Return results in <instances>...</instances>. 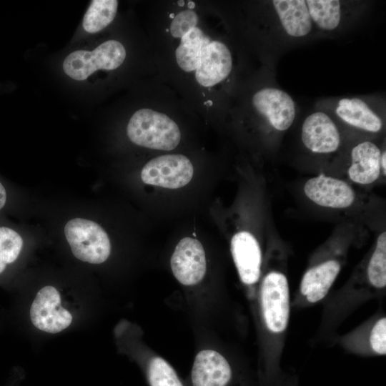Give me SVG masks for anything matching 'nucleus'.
<instances>
[{
    "instance_id": "26",
    "label": "nucleus",
    "mask_w": 386,
    "mask_h": 386,
    "mask_svg": "<svg viewBox=\"0 0 386 386\" xmlns=\"http://www.w3.org/2000/svg\"><path fill=\"white\" fill-rule=\"evenodd\" d=\"M8 192L6 187L0 180V212L6 207L8 201Z\"/></svg>"
},
{
    "instance_id": "23",
    "label": "nucleus",
    "mask_w": 386,
    "mask_h": 386,
    "mask_svg": "<svg viewBox=\"0 0 386 386\" xmlns=\"http://www.w3.org/2000/svg\"><path fill=\"white\" fill-rule=\"evenodd\" d=\"M146 374L150 386H184L172 365L160 357L149 361Z\"/></svg>"
},
{
    "instance_id": "1",
    "label": "nucleus",
    "mask_w": 386,
    "mask_h": 386,
    "mask_svg": "<svg viewBox=\"0 0 386 386\" xmlns=\"http://www.w3.org/2000/svg\"><path fill=\"white\" fill-rule=\"evenodd\" d=\"M259 305L266 331L279 340L287 330L290 314V295L287 277L278 269L265 274L259 289Z\"/></svg>"
},
{
    "instance_id": "12",
    "label": "nucleus",
    "mask_w": 386,
    "mask_h": 386,
    "mask_svg": "<svg viewBox=\"0 0 386 386\" xmlns=\"http://www.w3.org/2000/svg\"><path fill=\"white\" fill-rule=\"evenodd\" d=\"M231 252L242 283L255 284L260 278L262 255L254 236L247 231L236 233L231 240Z\"/></svg>"
},
{
    "instance_id": "21",
    "label": "nucleus",
    "mask_w": 386,
    "mask_h": 386,
    "mask_svg": "<svg viewBox=\"0 0 386 386\" xmlns=\"http://www.w3.org/2000/svg\"><path fill=\"white\" fill-rule=\"evenodd\" d=\"M367 279L369 284L377 290L386 286V232L377 237L375 245L367 266Z\"/></svg>"
},
{
    "instance_id": "7",
    "label": "nucleus",
    "mask_w": 386,
    "mask_h": 386,
    "mask_svg": "<svg viewBox=\"0 0 386 386\" xmlns=\"http://www.w3.org/2000/svg\"><path fill=\"white\" fill-rule=\"evenodd\" d=\"M172 271L182 284L191 286L202 281L206 273L204 248L197 239H182L175 247L170 259Z\"/></svg>"
},
{
    "instance_id": "25",
    "label": "nucleus",
    "mask_w": 386,
    "mask_h": 386,
    "mask_svg": "<svg viewBox=\"0 0 386 386\" xmlns=\"http://www.w3.org/2000/svg\"><path fill=\"white\" fill-rule=\"evenodd\" d=\"M197 14L190 9L184 10L177 14L170 24L171 34L175 38H182L189 30L196 27Z\"/></svg>"
},
{
    "instance_id": "2",
    "label": "nucleus",
    "mask_w": 386,
    "mask_h": 386,
    "mask_svg": "<svg viewBox=\"0 0 386 386\" xmlns=\"http://www.w3.org/2000/svg\"><path fill=\"white\" fill-rule=\"evenodd\" d=\"M127 132L133 143L158 150H172L181 139L179 127L171 118L149 109L134 112L129 121Z\"/></svg>"
},
{
    "instance_id": "28",
    "label": "nucleus",
    "mask_w": 386,
    "mask_h": 386,
    "mask_svg": "<svg viewBox=\"0 0 386 386\" xmlns=\"http://www.w3.org/2000/svg\"><path fill=\"white\" fill-rule=\"evenodd\" d=\"M187 6H188L189 9H190V10H192V9L194 8L195 4H194V2L192 1H189L188 4H187Z\"/></svg>"
},
{
    "instance_id": "9",
    "label": "nucleus",
    "mask_w": 386,
    "mask_h": 386,
    "mask_svg": "<svg viewBox=\"0 0 386 386\" xmlns=\"http://www.w3.org/2000/svg\"><path fill=\"white\" fill-rule=\"evenodd\" d=\"M304 192L315 204L331 209L348 208L356 199L355 190L347 182L324 174L307 179Z\"/></svg>"
},
{
    "instance_id": "5",
    "label": "nucleus",
    "mask_w": 386,
    "mask_h": 386,
    "mask_svg": "<svg viewBox=\"0 0 386 386\" xmlns=\"http://www.w3.org/2000/svg\"><path fill=\"white\" fill-rule=\"evenodd\" d=\"M193 173V166L187 157L165 154L149 161L142 170L141 178L147 184L177 189L187 184Z\"/></svg>"
},
{
    "instance_id": "18",
    "label": "nucleus",
    "mask_w": 386,
    "mask_h": 386,
    "mask_svg": "<svg viewBox=\"0 0 386 386\" xmlns=\"http://www.w3.org/2000/svg\"><path fill=\"white\" fill-rule=\"evenodd\" d=\"M211 41L199 28L194 27L181 38L180 44L175 51L176 60L185 71H195L204 47Z\"/></svg>"
},
{
    "instance_id": "11",
    "label": "nucleus",
    "mask_w": 386,
    "mask_h": 386,
    "mask_svg": "<svg viewBox=\"0 0 386 386\" xmlns=\"http://www.w3.org/2000/svg\"><path fill=\"white\" fill-rule=\"evenodd\" d=\"M234 380L232 367L222 355L213 350L197 353L191 371V386H232Z\"/></svg>"
},
{
    "instance_id": "15",
    "label": "nucleus",
    "mask_w": 386,
    "mask_h": 386,
    "mask_svg": "<svg viewBox=\"0 0 386 386\" xmlns=\"http://www.w3.org/2000/svg\"><path fill=\"white\" fill-rule=\"evenodd\" d=\"M382 151L372 142L364 141L352 149L351 162L347 169L349 179L360 185H370L380 177Z\"/></svg>"
},
{
    "instance_id": "8",
    "label": "nucleus",
    "mask_w": 386,
    "mask_h": 386,
    "mask_svg": "<svg viewBox=\"0 0 386 386\" xmlns=\"http://www.w3.org/2000/svg\"><path fill=\"white\" fill-rule=\"evenodd\" d=\"M252 104L255 109L277 131H286L295 121V102L283 90L274 87L263 88L254 94Z\"/></svg>"
},
{
    "instance_id": "24",
    "label": "nucleus",
    "mask_w": 386,
    "mask_h": 386,
    "mask_svg": "<svg viewBox=\"0 0 386 386\" xmlns=\"http://www.w3.org/2000/svg\"><path fill=\"white\" fill-rule=\"evenodd\" d=\"M367 347L371 354L385 355L386 353V319L382 316L369 328Z\"/></svg>"
},
{
    "instance_id": "14",
    "label": "nucleus",
    "mask_w": 386,
    "mask_h": 386,
    "mask_svg": "<svg viewBox=\"0 0 386 386\" xmlns=\"http://www.w3.org/2000/svg\"><path fill=\"white\" fill-rule=\"evenodd\" d=\"M232 69V58L227 46L211 41L202 49L195 70L197 81L202 86H212L226 79Z\"/></svg>"
},
{
    "instance_id": "10",
    "label": "nucleus",
    "mask_w": 386,
    "mask_h": 386,
    "mask_svg": "<svg viewBox=\"0 0 386 386\" xmlns=\"http://www.w3.org/2000/svg\"><path fill=\"white\" fill-rule=\"evenodd\" d=\"M301 138L308 150L319 154L335 152L341 142L337 125L322 112H313L307 117L302 123Z\"/></svg>"
},
{
    "instance_id": "27",
    "label": "nucleus",
    "mask_w": 386,
    "mask_h": 386,
    "mask_svg": "<svg viewBox=\"0 0 386 386\" xmlns=\"http://www.w3.org/2000/svg\"><path fill=\"white\" fill-rule=\"evenodd\" d=\"M385 160H386V152L385 151L382 152L381 156H380V169H381V174L385 177L386 174V164H385Z\"/></svg>"
},
{
    "instance_id": "4",
    "label": "nucleus",
    "mask_w": 386,
    "mask_h": 386,
    "mask_svg": "<svg viewBox=\"0 0 386 386\" xmlns=\"http://www.w3.org/2000/svg\"><path fill=\"white\" fill-rule=\"evenodd\" d=\"M126 51L116 40H109L94 50H76L69 54L63 62L64 72L71 79L83 81L99 69L113 70L124 61Z\"/></svg>"
},
{
    "instance_id": "30",
    "label": "nucleus",
    "mask_w": 386,
    "mask_h": 386,
    "mask_svg": "<svg viewBox=\"0 0 386 386\" xmlns=\"http://www.w3.org/2000/svg\"><path fill=\"white\" fill-rule=\"evenodd\" d=\"M174 16H175L174 14H171L169 15V17H170L171 19H172L174 18Z\"/></svg>"
},
{
    "instance_id": "20",
    "label": "nucleus",
    "mask_w": 386,
    "mask_h": 386,
    "mask_svg": "<svg viewBox=\"0 0 386 386\" xmlns=\"http://www.w3.org/2000/svg\"><path fill=\"white\" fill-rule=\"evenodd\" d=\"M118 7L117 0H93L83 19V28L96 33L107 27L114 19Z\"/></svg>"
},
{
    "instance_id": "3",
    "label": "nucleus",
    "mask_w": 386,
    "mask_h": 386,
    "mask_svg": "<svg viewBox=\"0 0 386 386\" xmlns=\"http://www.w3.org/2000/svg\"><path fill=\"white\" fill-rule=\"evenodd\" d=\"M64 234L73 254L83 262L101 264L110 254L111 244L107 232L93 221L72 219L66 223Z\"/></svg>"
},
{
    "instance_id": "13",
    "label": "nucleus",
    "mask_w": 386,
    "mask_h": 386,
    "mask_svg": "<svg viewBox=\"0 0 386 386\" xmlns=\"http://www.w3.org/2000/svg\"><path fill=\"white\" fill-rule=\"evenodd\" d=\"M341 262L335 258L325 259L310 267L304 274L299 289V300L304 304L322 300L337 279Z\"/></svg>"
},
{
    "instance_id": "19",
    "label": "nucleus",
    "mask_w": 386,
    "mask_h": 386,
    "mask_svg": "<svg viewBox=\"0 0 386 386\" xmlns=\"http://www.w3.org/2000/svg\"><path fill=\"white\" fill-rule=\"evenodd\" d=\"M312 21L319 29L332 31L339 26L341 16V4L335 0L305 1Z\"/></svg>"
},
{
    "instance_id": "29",
    "label": "nucleus",
    "mask_w": 386,
    "mask_h": 386,
    "mask_svg": "<svg viewBox=\"0 0 386 386\" xmlns=\"http://www.w3.org/2000/svg\"><path fill=\"white\" fill-rule=\"evenodd\" d=\"M184 1H178V5L182 6H184Z\"/></svg>"
},
{
    "instance_id": "22",
    "label": "nucleus",
    "mask_w": 386,
    "mask_h": 386,
    "mask_svg": "<svg viewBox=\"0 0 386 386\" xmlns=\"http://www.w3.org/2000/svg\"><path fill=\"white\" fill-rule=\"evenodd\" d=\"M24 242L14 229L0 225V275L19 258Z\"/></svg>"
},
{
    "instance_id": "16",
    "label": "nucleus",
    "mask_w": 386,
    "mask_h": 386,
    "mask_svg": "<svg viewBox=\"0 0 386 386\" xmlns=\"http://www.w3.org/2000/svg\"><path fill=\"white\" fill-rule=\"evenodd\" d=\"M272 5L285 32L293 37H303L312 29L306 1L304 0H274Z\"/></svg>"
},
{
    "instance_id": "6",
    "label": "nucleus",
    "mask_w": 386,
    "mask_h": 386,
    "mask_svg": "<svg viewBox=\"0 0 386 386\" xmlns=\"http://www.w3.org/2000/svg\"><path fill=\"white\" fill-rule=\"evenodd\" d=\"M30 317L36 328L52 334L67 328L72 321L70 312L61 306L59 292L49 285L36 294L30 308Z\"/></svg>"
},
{
    "instance_id": "17",
    "label": "nucleus",
    "mask_w": 386,
    "mask_h": 386,
    "mask_svg": "<svg viewBox=\"0 0 386 386\" xmlns=\"http://www.w3.org/2000/svg\"><path fill=\"white\" fill-rule=\"evenodd\" d=\"M335 112L340 119L355 128L370 133H378L382 129V119L361 99H341Z\"/></svg>"
}]
</instances>
